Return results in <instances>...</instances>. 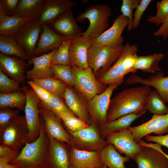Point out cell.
Masks as SVG:
<instances>
[{
    "label": "cell",
    "mask_w": 168,
    "mask_h": 168,
    "mask_svg": "<svg viewBox=\"0 0 168 168\" xmlns=\"http://www.w3.org/2000/svg\"><path fill=\"white\" fill-rule=\"evenodd\" d=\"M151 91L150 86L142 85L126 89L118 93L110 100L106 121L131 114H144L147 111L148 96Z\"/></svg>",
    "instance_id": "obj_1"
},
{
    "label": "cell",
    "mask_w": 168,
    "mask_h": 168,
    "mask_svg": "<svg viewBox=\"0 0 168 168\" xmlns=\"http://www.w3.org/2000/svg\"><path fill=\"white\" fill-rule=\"evenodd\" d=\"M40 133L38 138L27 142L19 154L9 163L18 168H49L48 156L49 137L42 119Z\"/></svg>",
    "instance_id": "obj_2"
},
{
    "label": "cell",
    "mask_w": 168,
    "mask_h": 168,
    "mask_svg": "<svg viewBox=\"0 0 168 168\" xmlns=\"http://www.w3.org/2000/svg\"><path fill=\"white\" fill-rule=\"evenodd\" d=\"M124 46L122 53L114 64L107 71L96 77L101 84L107 85L124 78V76L129 73H135L134 67L138 56V46L128 42Z\"/></svg>",
    "instance_id": "obj_3"
},
{
    "label": "cell",
    "mask_w": 168,
    "mask_h": 168,
    "mask_svg": "<svg viewBox=\"0 0 168 168\" xmlns=\"http://www.w3.org/2000/svg\"><path fill=\"white\" fill-rule=\"evenodd\" d=\"M111 10L108 5L96 4L91 5L76 17V21L81 22L88 19L90 25L82 36L87 37L92 41L101 35L110 26L109 19L111 15Z\"/></svg>",
    "instance_id": "obj_4"
},
{
    "label": "cell",
    "mask_w": 168,
    "mask_h": 168,
    "mask_svg": "<svg viewBox=\"0 0 168 168\" xmlns=\"http://www.w3.org/2000/svg\"><path fill=\"white\" fill-rule=\"evenodd\" d=\"M124 46L114 47L92 44L87 52V63L96 77L108 70L118 60Z\"/></svg>",
    "instance_id": "obj_5"
},
{
    "label": "cell",
    "mask_w": 168,
    "mask_h": 168,
    "mask_svg": "<svg viewBox=\"0 0 168 168\" xmlns=\"http://www.w3.org/2000/svg\"><path fill=\"white\" fill-rule=\"evenodd\" d=\"M65 128L71 137V144L69 145L77 149L100 152L109 143L101 136L98 126L93 123L87 127L75 131Z\"/></svg>",
    "instance_id": "obj_6"
},
{
    "label": "cell",
    "mask_w": 168,
    "mask_h": 168,
    "mask_svg": "<svg viewBox=\"0 0 168 168\" xmlns=\"http://www.w3.org/2000/svg\"><path fill=\"white\" fill-rule=\"evenodd\" d=\"M74 89L87 102L96 95L104 91L108 86L100 83L94 75L92 70L71 65Z\"/></svg>",
    "instance_id": "obj_7"
},
{
    "label": "cell",
    "mask_w": 168,
    "mask_h": 168,
    "mask_svg": "<svg viewBox=\"0 0 168 168\" xmlns=\"http://www.w3.org/2000/svg\"><path fill=\"white\" fill-rule=\"evenodd\" d=\"M0 142L13 151H18L28 142V131L25 116L17 115L6 127L0 130Z\"/></svg>",
    "instance_id": "obj_8"
},
{
    "label": "cell",
    "mask_w": 168,
    "mask_h": 168,
    "mask_svg": "<svg viewBox=\"0 0 168 168\" xmlns=\"http://www.w3.org/2000/svg\"><path fill=\"white\" fill-rule=\"evenodd\" d=\"M124 82V78L109 85L102 93L86 102V105L91 123L97 126L106 121V117L111 97L114 91Z\"/></svg>",
    "instance_id": "obj_9"
},
{
    "label": "cell",
    "mask_w": 168,
    "mask_h": 168,
    "mask_svg": "<svg viewBox=\"0 0 168 168\" xmlns=\"http://www.w3.org/2000/svg\"><path fill=\"white\" fill-rule=\"evenodd\" d=\"M22 90L26 97L24 110L28 131V143H31L38 138L40 133L41 124L39 104L41 101L32 88L24 86Z\"/></svg>",
    "instance_id": "obj_10"
},
{
    "label": "cell",
    "mask_w": 168,
    "mask_h": 168,
    "mask_svg": "<svg viewBox=\"0 0 168 168\" xmlns=\"http://www.w3.org/2000/svg\"><path fill=\"white\" fill-rule=\"evenodd\" d=\"M42 30L39 18L32 20L23 26L12 37L23 49L30 59L33 57L36 42Z\"/></svg>",
    "instance_id": "obj_11"
},
{
    "label": "cell",
    "mask_w": 168,
    "mask_h": 168,
    "mask_svg": "<svg viewBox=\"0 0 168 168\" xmlns=\"http://www.w3.org/2000/svg\"><path fill=\"white\" fill-rule=\"evenodd\" d=\"M39 109L45 129L48 135L70 145L71 136L62 124L60 118L53 111L42 105L40 102Z\"/></svg>",
    "instance_id": "obj_12"
},
{
    "label": "cell",
    "mask_w": 168,
    "mask_h": 168,
    "mask_svg": "<svg viewBox=\"0 0 168 168\" xmlns=\"http://www.w3.org/2000/svg\"><path fill=\"white\" fill-rule=\"evenodd\" d=\"M137 143L147 135L154 133L162 135L168 133V113L163 115H153L148 121L139 125L128 128Z\"/></svg>",
    "instance_id": "obj_13"
},
{
    "label": "cell",
    "mask_w": 168,
    "mask_h": 168,
    "mask_svg": "<svg viewBox=\"0 0 168 168\" xmlns=\"http://www.w3.org/2000/svg\"><path fill=\"white\" fill-rule=\"evenodd\" d=\"M105 139L112 144L120 154H124L133 160L141 150L142 146L134 140L131 132L126 129L110 133Z\"/></svg>",
    "instance_id": "obj_14"
},
{
    "label": "cell",
    "mask_w": 168,
    "mask_h": 168,
    "mask_svg": "<svg viewBox=\"0 0 168 168\" xmlns=\"http://www.w3.org/2000/svg\"><path fill=\"white\" fill-rule=\"evenodd\" d=\"M128 23V19L120 14L114 21L112 26L94 40L92 44L114 47L123 45L124 38L122 34Z\"/></svg>",
    "instance_id": "obj_15"
},
{
    "label": "cell",
    "mask_w": 168,
    "mask_h": 168,
    "mask_svg": "<svg viewBox=\"0 0 168 168\" xmlns=\"http://www.w3.org/2000/svg\"><path fill=\"white\" fill-rule=\"evenodd\" d=\"M49 137L48 164L49 168H70L71 166L68 145Z\"/></svg>",
    "instance_id": "obj_16"
},
{
    "label": "cell",
    "mask_w": 168,
    "mask_h": 168,
    "mask_svg": "<svg viewBox=\"0 0 168 168\" xmlns=\"http://www.w3.org/2000/svg\"><path fill=\"white\" fill-rule=\"evenodd\" d=\"M128 85L140 84L153 87L166 103H168V76L165 77L162 71L143 78L133 73L125 81Z\"/></svg>",
    "instance_id": "obj_17"
},
{
    "label": "cell",
    "mask_w": 168,
    "mask_h": 168,
    "mask_svg": "<svg viewBox=\"0 0 168 168\" xmlns=\"http://www.w3.org/2000/svg\"><path fill=\"white\" fill-rule=\"evenodd\" d=\"M28 65L24 59L0 53V70L20 84H23L26 79V70Z\"/></svg>",
    "instance_id": "obj_18"
},
{
    "label": "cell",
    "mask_w": 168,
    "mask_h": 168,
    "mask_svg": "<svg viewBox=\"0 0 168 168\" xmlns=\"http://www.w3.org/2000/svg\"><path fill=\"white\" fill-rule=\"evenodd\" d=\"M71 9L63 12L50 23L59 35L73 38L82 36L84 32L77 25Z\"/></svg>",
    "instance_id": "obj_19"
},
{
    "label": "cell",
    "mask_w": 168,
    "mask_h": 168,
    "mask_svg": "<svg viewBox=\"0 0 168 168\" xmlns=\"http://www.w3.org/2000/svg\"><path fill=\"white\" fill-rule=\"evenodd\" d=\"M57 49L39 56L33 57L29 60L28 65L33 64V66L32 69L26 71V78L28 81L54 77L51 61Z\"/></svg>",
    "instance_id": "obj_20"
},
{
    "label": "cell",
    "mask_w": 168,
    "mask_h": 168,
    "mask_svg": "<svg viewBox=\"0 0 168 168\" xmlns=\"http://www.w3.org/2000/svg\"><path fill=\"white\" fill-rule=\"evenodd\" d=\"M133 160L138 168H166L168 165L167 158L161 152L144 146H142L141 150L134 156Z\"/></svg>",
    "instance_id": "obj_21"
},
{
    "label": "cell",
    "mask_w": 168,
    "mask_h": 168,
    "mask_svg": "<svg viewBox=\"0 0 168 168\" xmlns=\"http://www.w3.org/2000/svg\"><path fill=\"white\" fill-rule=\"evenodd\" d=\"M92 42L89 38L82 36L72 39L69 49L71 65L83 69L88 67L87 52Z\"/></svg>",
    "instance_id": "obj_22"
},
{
    "label": "cell",
    "mask_w": 168,
    "mask_h": 168,
    "mask_svg": "<svg viewBox=\"0 0 168 168\" xmlns=\"http://www.w3.org/2000/svg\"><path fill=\"white\" fill-rule=\"evenodd\" d=\"M64 99L67 107L77 117L88 125L91 124L86 102L74 87L68 86L66 88Z\"/></svg>",
    "instance_id": "obj_23"
},
{
    "label": "cell",
    "mask_w": 168,
    "mask_h": 168,
    "mask_svg": "<svg viewBox=\"0 0 168 168\" xmlns=\"http://www.w3.org/2000/svg\"><path fill=\"white\" fill-rule=\"evenodd\" d=\"M68 145L71 166L77 168H96L104 164L100 157V152L79 150Z\"/></svg>",
    "instance_id": "obj_24"
},
{
    "label": "cell",
    "mask_w": 168,
    "mask_h": 168,
    "mask_svg": "<svg viewBox=\"0 0 168 168\" xmlns=\"http://www.w3.org/2000/svg\"><path fill=\"white\" fill-rule=\"evenodd\" d=\"M76 2L70 0H45L39 18L41 24L51 23L65 12L76 6Z\"/></svg>",
    "instance_id": "obj_25"
},
{
    "label": "cell",
    "mask_w": 168,
    "mask_h": 168,
    "mask_svg": "<svg viewBox=\"0 0 168 168\" xmlns=\"http://www.w3.org/2000/svg\"><path fill=\"white\" fill-rule=\"evenodd\" d=\"M42 30L36 49L33 53V56L52 51L58 48L67 39L71 38L59 35L47 24H42Z\"/></svg>",
    "instance_id": "obj_26"
},
{
    "label": "cell",
    "mask_w": 168,
    "mask_h": 168,
    "mask_svg": "<svg viewBox=\"0 0 168 168\" xmlns=\"http://www.w3.org/2000/svg\"><path fill=\"white\" fill-rule=\"evenodd\" d=\"M143 114L136 113L128 114L100 124L98 126L100 135L102 138L105 139L110 133L128 129L135 120Z\"/></svg>",
    "instance_id": "obj_27"
},
{
    "label": "cell",
    "mask_w": 168,
    "mask_h": 168,
    "mask_svg": "<svg viewBox=\"0 0 168 168\" xmlns=\"http://www.w3.org/2000/svg\"><path fill=\"white\" fill-rule=\"evenodd\" d=\"M45 0H21L13 16L31 20L39 18Z\"/></svg>",
    "instance_id": "obj_28"
},
{
    "label": "cell",
    "mask_w": 168,
    "mask_h": 168,
    "mask_svg": "<svg viewBox=\"0 0 168 168\" xmlns=\"http://www.w3.org/2000/svg\"><path fill=\"white\" fill-rule=\"evenodd\" d=\"M164 55L161 53H155L146 56H138L134 67L135 72L140 70L144 72L154 74L162 71L159 65Z\"/></svg>",
    "instance_id": "obj_29"
},
{
    "label": "cell",
    "mask_w": 168,
    "mask_h": 168,
    "mask_svg": "<svg viewBox=\"0 0 168 168\" xmlns=\"http://www.w3.org/2000/svg\"><path fill=\"white\" fill-rule=\"evenodd\" d=\"M100 155L103 163L109 168H126L124 163L131 159L125 156H122L110 143L100 151Z\"/></svg>",
    "instance_id": "obj_30"
},
{
    "label": "cell",
    "mask_w": 168,
    "mask_h": 168,
    "mask_svg": "<svg viewBox=\"0 0 168 168\" xmlns=\"http://www.w3.org/2000/svg\"><path fill=\"white\" fill-rule=\"evenodd\" d=\"M31 20L13 15L8 16L0 12V35L12 37L22 26Z\"/></svg>",
    "instance_id": "obj_31"
},
{
    "label": "cell",
    "mask_w": 168,
    "mask_h": 168,
    "mask_svg": "<svg viewBox=\"0 0 168 168\" xmlns=\"http://www.w3.org/2000/svg\"><path fill=\"white\" fill-rule=\"evenodd\" d=\"M36 85L43 88L51 95L64 99L66 88L68 86L64 82L54 77L32 80Z\"/></svg>",
    "instance_id": "obj_32"
},
{
    "label": "cell",
    "mask_w": 168,
    "mask_h": 168,
    "mask_svg": "<svg viewBox=\"0 0 168 168\" xmlns=\"http://www.w3.org/2000/svg\"><path fill=\"white\" fill-rule=\"evenodd\" d=\"M1 53L8 56H14L24 60H30L22 47L12 37L0 35Z\"/></svg>",
    "instance_id": "obj_33"
},
{
    "label": "cell",
    "mask_w": 168,
    "mask_h": 168,
    "mask_svg": "<svg viewBox=\"0 0 168 168\" xmlns=\"http://www.w3.org/2000/svg\"><path fill=\"white\" fill-rule=\"evenodd\" d=\"M26 101V94L22 90L10 93H0V108H14L24 110Z\"/></svg>",
    "instance_id": "obj_34"
},
{
    "label": "cell",
    "mask_w": 168,
    "mask_h": 168,
    "mask_svg": "<svg viewBox=\"0 0 168 168\" xmlns=\"http://www.w3.org/2000/svg\"><path fill=\"white\" fill-rule=\"evenodd\" d=\"M147 110L153 115H163L168 113V106L155 89L151 91L148 96Z\"/></svg>",
    "instance_id": "obj_35"
},
{
    "label": "cell",
    "mask_w": 168,
    "mask_h": 168,
    "mask_svg": "<svg viewBox=\"0 0 168 168\" xmlns=\"http://www.w3.org/2000/svg\"><path fill=\"white\" fill-rule=\"evenodd\" d=\"M72 39H67L60 45L52 58L51 64L71 65L69 49Z\"/></svg>",
    "instance_id": "obj_36"
},
{
    "label": "cell",
    "mask_w": 168,
    "mask_h": 168,
    "mask_svg": "<svg viewBox=\"0 0 168 168\" xmlns=\"http://www.w3.org/2000/svg\"><path fill=\"white\" fill-rule=\"evenodd\" d=\"M50 65L53 71L54 78L64 82L69 87H74L71 65L51 64Z\"/></svg>",
    "instance_id": "obj_37"
},
{
    "label": "cell",
    "mask_w": 168,
    "mask_h": 168,
    "mask_svg": "<svg viewBox=\"0 0 168 168\" xmlns=\"http://www.w3.org/2000/svg\"><path fill=\"white\" fill-rule=\"evenodd\" d=\"M55 114L60 118L65 128L71 131H77L89 126L77 117L66 113L60 112Z\"/></svg>",
    "instance_id": "obj_38"
},
{
    "label": "cell",
    "mask_w": 168,
    "mask_h": 168,
    "mask_svg": "<svg viewBox=\"0 0 168 168\" xmlns=\"http://www.w3.org/2000/svg\"><path fill=\"white\" fill-rule=\"evenodd\" d=\"M156 13L154 16H148L147 21L156 25L162 24L168 17V0L157 2L156 4Z\"/></svg>",
    "instance_id": "obj_39"
},
{
    "label": "cell",
    "mask_w": 168,
    "mask_h": 168,
    "mask_svg": "<svg viewBox=\"0 0 168 168\" xmlns=\"http://www.w3.org/2000/svg\"><path fill=\"white\" fill-rule=\"evenodd\" d=\"M41 104L46 107L53 111L55 113L64 112L75 116L76 115L66 105L64 99L52 95L51 99L48 103Z\"/></svg>",
    "instance_id": "obj_40"
},
{
    "label": "cell",
    "mask_w": 168,
    "mask_h": 168,
    "mask_svg": "<svg viewBox=\"0 0 168 168\" xmlns=\"http://www.w3.org/2000/svg\"><path fill=\"white\" fill-rule=\"evenodd\" d=\"M140 1V0H122L121 12V14L128 19V23L127 26L128 31H130L133 29V10L136 9Z\"/></svg>",
    "instance_id": "obj_41"
},
{
    "label": "cell",
    "mask_w": 168,
    "mask_h": 168,
    "mask_svg": "<svg viewBox=\"0 0 168 168\" xmlns=\"http://www.w3.org/2000/svg\"><path fill=\"white\" fill-rule=\"evenodd\" d=\"M22 87L16 81L10 79L0 70V91L3 93H10L22 91Z\"/></svg>",
    "instance_id": "obj_42"
},
{
    "label": "cell",
    "mask_w": 168,
    "mask_h": 168,
    "mask_svg": "<svg viewBox=\"0 0 168 168\" xmlns=\"http://www.w3.org/2000/svg\"><path fill=\"white\" fill-rule=\"evenodd\" d=\"M20 110L12 109L9 108L0 109V130L6 127L18 115Z\"/></svg>",
    "instance_id": "obj_43"
},
{
    "label": "cell",
    "mask_w": 168,
    "mask_h": 168,
    "mask_svg": "<svg viewBox=\"0 0 168 168\" xmlns=\"http://www.w3.org/2000/svg\"><path fill=\"white\" fill-rule=\"evenodd\" d=\"M20 0H0V12L8 16L14 15Z\"/></svg>",
    "instance_id": "obj_44"
},
{
    "label": "cell",
    "mask_w": 168,
    "mask_h": 168,
    "mask_svg": "<svg viewBox=\"0 0 168 168\" xmlns=\"http://www.w3.org/2000/svg\"><path fill=\"white\" fill-rule=\"evenodd\" d=\"M152 1L151 0H141L136 9L133 22V29H136L140 24L142 15L148 6Z\"/></svg>",
    "instance_id": "obj_45"
},
{
    "label": "cell",
    "mask_w": 168,
    "mask_h": 168,
    "mask_svg": "<svg viewBox=\"0 0 168 168\" xmlns=\"http://www.w3.org/2000/svg\"><path fill=\"white\" fill-rule=\"evenodd\" d=\"M27 83L38 96L41 103L45 104L50 101L52 95L45 90L35 84L32 80L28 81Z\"/></svg>",
    "instance_id": "obj_46"
},
{
    "label": "cell",
    "mask_w": 168,
    "mask_h": 168,
    "mask_svg": "<svg viewBox=\"0 0 168 168\" xmlns=\"http://www.w3.org/2000/svg\"><path fill=\"white\" fill-rule=\"evenodd\" d=\"M20 151H13L10 154L0 157V168H18L16 166L9 163V162L15 158Z\"/></svg>",
    "instance_id": "obj_47"
},
{
    "label": "cell",
    "mask_w": 168,
    "mask_h": 168,
    "mask_svg": "<svg viewBox=\"0 0 168 168\" xmlns=\"http://www.w3.org/2000/svg\"><path fill=\"white\" fill-rule=\"evenodd\" d=\"M144 138L146 141L155 142L168 148V133L166 134L162 135H148Z\"/></svg>",
    "instance_id": "obj_48"
},
{
    "label": "cell",
    "mask_w": 168,
    "mask_h": 168,
    "mask_svg": "<svg viewBox=\"0 0 168 168\" xmlns=\"http://www.w3.org/2000/svg\"><path fill=\"white\" fill-rule=\"evenodd\" d=\"M161 24L154 32L153 35L155 37H161L164 40H166L168 38V17Z\"/></svg>",
    "instance_id": "obj_49"
},
{
    "label": "cell",
    "mask_w": 168,
    "mask_h": 168,
    "mask_svg": "<svg viewBox=\"0 0 168 168\" xmlns=\"http://www.w3.org/2000/svg\"><path fill=\"white\" fill-rule=\"evenodd\" d=\"M13 151L11 148L3 144H0V157L7 156L11 154Z\"/></svg>",
    "instance_id": "obj_50"
},
{
    "label": "cell",
    "mask_w": 168,
    "mask_h": 168,
    "mask_svg": "<svg viewBox=\"0 0 168 168\" xmlns=\"http://www.w3.org/2000/svg\"><path fill=\"white\" fill-rule=\"evenodd\" d=\"M144 146L147 147L153 148L161 152L165 156L168 160V155L163 151L161 148L162 146L161 145L156 143H147L146 142L144 143Z\"/></svg>",
    "instance_id": "obj_51"
},
{
    "label": "cell",
    "mask_w": 168,
    "mask_h": 168,
    "mask_svg": "<svg viewBox=\"0 0 168 168\" xmlns=\"http://www.w3.org/2000/svg\"><path fill=\"white\" fill-rule=\"evenodd\" d=\"M70 168H77L73 167L71 166ZM108 168V167L106 166L104 164L100 166L98 168Z\"/></svg>",
    "instance_id": "obj_52"
},
{
    "label": "cell",
    "mask_w": 168,
    "mask_h": 168,
    "mask_svg": "<svg viewBox=\"0 0 168 168\" xmlns=\"http://www.w3.org/2000/svg\"><path fill=\"white\" fill-rule=\"evenodd\" d=\"M166 168H168V165Z\"/></svg>",
    "instance_id": "obj_53"
},
{
    "label": "cell",
    "mask_w": 168,
    "mask_h": 168,
    "mask_svg": "<svg viewBox=\"0 0 168 168\" xmlns=\"http://www.w3.org/2000/svg\"><path fill=\"white\" fill-rule=\"evenodd\" d=\"M167 60L168 61V57H167Z\"/></svg>",
    "instance_id": "obj_54"
},
{
    "label": "cell",
    "mask_w": 168,
    "mask_h": 168,
    "mask_svg": "<svg viewBox=\"0 0 168 168\" xmlns=\"http://www.w3.org/2000/svg\"></svg>",
    "instance_id": "obj_55"
}]
</instances>
